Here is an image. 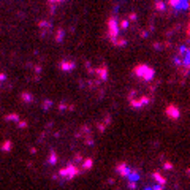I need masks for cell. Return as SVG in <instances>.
I'll return each instance as SVG.
<instances>
[{
    "mask_svg": "<svg viewBox=\"0 0 190 190\" xmlns=\"http://www.w3.org/2000/svg\"><path fill=\"white\" fill-rule=\"evenodd\" d=\"M133 73L138 79L144 81V83H151V81L155 79V70L151 65H147V63H138V65H135Z\"/></svg>",
    "mask_w": 190,
    "mask_h": 190,
    "instance_id": "obj_1",
    "label": "cell"
},
{
    "mask_svg": "<svg viewBox=\"0 0 190 190\" xmlns=\"http://www.w3.org/2000/svg\"><path fill=\"white\" fill-rule=\"evenodd\" d=\"M151 101H152V95H138L135 89L128 94V103L135 109H141V108L147 106V105H151Z\"/></svg>",
    "mask_w": 190,
    "mask_h": 190,
    "instance_id": "obj_2",
    "label": "cell"
},
{
    "mask_svg": "<svg viewBox=\"0 0 190 190\" xmlns=\"http://www.w3.org/2000/svg\"><path fill=\"white\" fill-rule=\"evenodd\" d=\"M106 25H108V38H109V40H114L116 36H119L120 29H119V21H117V16H116V14H113V16H109V18H108Z\"/></svg>",
    "mask_w": 190,
    "mask_h": 190,
    "instance_id": "obj_3",
    "label": "cell"
},
{
    "mask_svg": "<svg viewBox=\"0 0 190 190\" xmlns=\"http://www.w3.org/2000/svg\"><path fill=\"white\" fill-rule=\"evenodd\" d=\"M81 171H83V169L78 168L74 163H70V165H67L65 168L60 169V176L65 178V179H73V178H76L78 174H81Z\"/></svg>",
    "mask_w": 190,
    "mask_h": 190,
    "instance_id": "obj_4",
    "label": "cell"
},
{
    "mask_svg": "<svg viewBox=\"0 0 190 190\" xmlns=\"http://www.w3.org/2000/svg\"><path fill=\"white\" fill-rule=\"evenodd\" d=\"M165 3L174 11H187L189 0H165Z\"/></svg>",
    "mask_w": 190,
    "mask_h": 190,
    "instance_id": "obj_5",
    "label": "cell"
},
{
    "mask_svg": "<svg viewBox=\"0 0 190 190\" xmlns=\"http://www.w3.org/2000/svg\"><path fill=\"white\" fill-rule=\"evenodd\" d=\"M165 114L168 119H171V120H178L179 117H181V109H179L176 105H168V106L165 108Z\"/></svg>",
    "mask_w": 190,
    "mask_h": 190,
    "instance_id": "obj_6",
    "label": "cell"
},
{
    "mask_svg": "<svg viewBox=\"0 0 190 190\" xmlns=\"http://www.w3.org/2000/svg\"><path fill=\"white\" fill-rule=\"evenodd\" d=\"M89 73L92 74V73H95L98 76V81H106L108 79V67L106 65H101V67H98V68H95V70H89Z\"/></svg>",
    "mask_w": 190,
    "mask_h": 190,
    "instance_id": "obj_7",
    "label": "cell"
},
{
    "mask_svg": "<svg viewBox=\"0 0 190 190\" xmlns=\"http://www.w3.org/2000/svg\"><path fill=\"white\" fill-rule=\"evenodd\" d=\"M74 67H76V65H74L73 60H67V59L62 60V62L59 63V68L62 70V71H71V70H74Z\"/></svg>",
    "mask_w": 190,
    "mask_h": 190,
    "instance_id": "obj_8",
    "label": "cell"
},
{
    "mask_svg": "<svg viewBox=\"0 0 190 190\" xmlns=\"http://www.w3.org/2000/svg\"><path fill=\"white\" fill-rule=\"evenodd\" d=\"M130 169L131 168L127 163H117V166H116V171L122 176V178H127V174L130 173Z\"/></svg>",
    "mask_w": 190,
    "mask_h": 190,
    "instance_id": "obj_9",
    "label": "cell"
},
{
    "mask_svg": "<svg viewBox=\"0 0 190 190\" xmlns=\"http://www.w3.org/2000/svg\"><path fill=\"white\" fill-rule=\"evenodd\" d=\"M111 43H113V46L116 48H124L127 45V38H124V36H116L114 40H111Z\"/></svg>",
    "mask_w": 190,
    "mask_h": 190,
    "instance_id": "obj_10",
    "label": "cell"
},
{
    "mask_svg": "<svg viewBox=\"0 0 190 190\" xmlns=\"http://www.w3.org/2000/svg\"><path fill=\"white\" fill-rule=\"evenodd\" d=\"M154 8L157 10V11H160V13H165V10H166L165 0H155L154 2Z\"/></svg>",
    "mask_w": 190,
    "mask_h": 190,
    "instance_id": "obj_11",
    "label": "cell"
},
{
    "mask_svg": "<svg viewBox=\"0 0 190 190\" xmlns=\"http://www.w3.org/2000/svg\"><path fill=\"white\" fill-rule=\"evenodd\" d=\"M38 27H40V30H41V32L45 30V35H46L48 30L52 29V24H51L49 21H40V22H38Z\"/></svg>",
    "mask_w": 190,
    "mask_h": 190,
    "instance_id": "obj_12",
    "label": "cell"
},
{
    "mask_svg": "<svg viewBox=\"0 0 190 190\" xmlns=\"http://www.w3.org/2000/svg\"><path fill=\"white\" fill-rule=\"evenodd\" d=\"M152 178H154L155 181L158 182V185H162V187H163V185L166 184V179H165V178H163V176H162L158 171H154V173H152Z\"/></svg>",
    "mask_w": 190,
    "mask_h": 190,
    "instance_id": "obj_13",
    "label": "cell"
},
{
    "mask_svg": "<svg viewBox=\"0 0 190 190\" xmlns=\"http://www.w3.org/2000/svg\"><path fill=\"white\" fill-rule=\"evenodd\" d=\"M19 97H21V100L24 101V103H30V101H33V95L30 92H22Z\"/></svg>",
    "mask_w": 190,
    "mask_h": 190,
    "instance_id": "obj_14",
    "label": "cell"
},
{
    "mask_svg": "<svg viewBox=\"0 0 190 190\" xmlns=\"http://www.w3.org/2000/svg\"><path fill=\"white\" fill-rule=\"evenodd\" d=\"M62 40H63V29H57V32H56V41L57 43H62Z\"/></svg>",
    "mask_w": 190,
    "mask_h": 190,
    "instance_id": "obj_15",
    "label": "cell"
},
{
    "mask_svg": "<svg viewBox=\"0 0 190 190\" xmlns=\"http://www.w3.org/2000/svg\"><path fill=\"white\" fill-rule=\"evenodd\" d=\"M92 165H94L92 158H86V160H84V166L81 169H90V168H92Z\"/></svg>",
    "mask_w": 190,
    "mask_h": 190,
    "instance_id": "obj_16",
    "label": "cell"
},
{
    "mask_svg": "<svg viewBox=\"0 0 190 190\" xmlns=\"http://www.w3.org/2000/svg\"><path fill=\"white\" fill-rule=\"evenodd\" d=\"M5 120H14V122H18V120H19V116H18V114H14V113L6 114V116H5Z\"/></svg>",
    "mask_w": 190,
    "mask_h": 190,
    "instance_id": "obj_17",
    "label": "cell"
},
{
    "mask_svg": "<svg viewBox=\"0 0 190 190\" xmlns=\"http://www.w3.org/2000/svg\"><path fill=\"white\" fill-rule=\"evenodd\" d=\"M10 149H11V141L6 140V141L2 144V151H10Z\"/></svg>",
    "mask_w": 190,
    "mask_h": 190,
    "instance_id": "obj_18",
    "label": "cell"
},
{
    "mask_svg": "<svg viewBox=\"0 0 190 190\" xmlns=\"http://www.w3.org/2000/svg\"><path fill=\"white\" fill-rule=\"evenodd\" d=\"M51 105H52V101H51V100H45V101H43V105H41V106H43V109H49V106H51Z\"/></svg>",
    "mask_w": 190,
    "mask_h": 190,
    "instance_id": "obj_19",
    "label": "cell"
},
{
    "mask_svg": "<svg viewBox=\"0 0 190 190\" xmlns=\"http://www.w3.org/2000/svg\"><path fill=\"white\" fill-rule=\"evenodd\" d=\"M127 27H128V21H122L119 24V29H127Z\"/></svg>",
    "mask_w": 190,
    "mask_h": 190,
    "instance_id": "obj_20",
    "label": "cell"
},
{
    "mask_svg": "<svg viewBox=\"0 0 190 190\" xmlns=\"http://www.w3.org/2000/svg\"><path fill=\"white\" fill-rule=\"evenodd\" d=\"M128 21H136V13H130V16H128Z\"/></svg>",
    "mask_w": 190,
    "mask_h": 190,
    "instance_id": "obj_21",
    "label": "cell"
},
{
    "mask_svg": "<svg viewBox=\"0 0 190 190\" xmlns=\"http://www.w3.org/2000/svg\"><path fill=\"white\" fill-rule=\"evenodd\" d=\"M49 3H52V5H57V3H62L63 0H48Z\"/></svg>",
    "mask_w": 190,
    "mask_h": 190,
    "instance_id": "obj_22",
    "label": "cell"
},
{
    "mask_svg": "<svg viewBox=\"0 0 190 190\" xmlns=\"http://www.w3.org/2000/svg\"><path fill=\"white\" fill-rule=\"evenodd\" d=\"M6 79V74L5 73H0V83H2V81H5Z\"/></svg>",
    "mask_w": 190,
    "mask_h": 190,
    "instance_id": "obj_23",
    "label": "cell"
},
{
    "mask_svg": "<svg viewBox=\"0 0 190 190\" xmlns=\"http://www.w3.org/2000/svg\"><path fill=\"white\" fill-rule=\"evenodd\" d=\"M152 190H163L162 185H155V187H152Z\"/></svg>",
    "mask_w": 190,
    "mask_h": 190,
    "instance_id": "obj_24",
    "label": "cell"
},
{
    "mask_svg": "<svg viewBox=\"0 0 190 190\" xmlns=\"http://www.w3.org/2000/svg\"><path fill=\"white\" fill-rule=\"evenodd\" d=\"M165 168L166 169H173V165L171 163H165Z\"/></svg>",
    "mask_w": 190,
    "mask_h": 190,
    "instance_id": "obj_25",
    "label": "cell"
}]
</instances>
